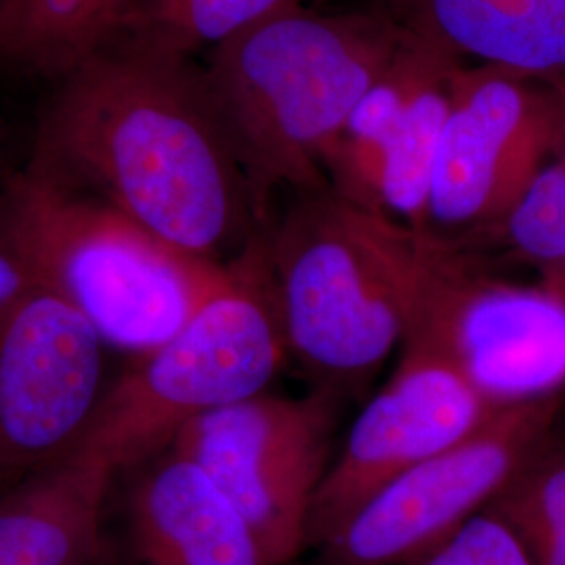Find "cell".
I'll return each mask as SVG.
<instances>
[{
  "mask_svg": "<svg viewBox=\"0 0 565 565\" xmlns=\"http://www.w3.org/2000/svg\"><path fill=\"white\" fill-rule=\"evenodd\" d=\"M32 168L86 184L158 242L231 268L263 242V214L203 67L149 28L63 78Z\"/></svg>",
  "mask_w": 565,
  "mask_h": 565,
  "instance_id": "6da1fadb",
  "label": "cell"
},
{
  "mask_svg": "<svg viewBox=\"0 0 565 565\" xmlns=\"http://www.w3.org/2000/svg\"><path fill=\"white\" fill-rule=\"evenodd\" d=\"M443 243L331 186L296 193L260 247L287 356L338 394L369 382L403 348Z\"/></svg>",
  "mask_w": 565,
  "mask_h": 565,
  "instance_id": "7a4b0ae2",
  "label": "cell"
},
{
  "mask_svg": "<svg viewBox=\"0 0 565 565\" xmlns=\"http://www.w3.org/2000/svg\"><path fill=\"white\" fill-rule=\"evenodd\" d=\"M403 39L394 21L300 4L210 49L203 78L264 223L275 191L329 186L324 156Z\"/></svg>",
  "mask_w": 565,
  "mask_h": 565,
  "instance_id": "3957f363",
  "label": "cell"
},
{
  "mask_svg": "<svg viewBox=\"0 0 565 565\" xmlns=\"http://www.w3.org/2000/svg\"><path fill=\"white\" fill-rule=\"evenodd\" d=\"M0 228L32 282L72 303L103 342L141 354L174 338L237 266L182 256L32 166L9 184Z\"/></svg>",
  "mask_w": 565,
  "mask_h": 565,
  "instance_id": "277c9868",
  "label": "cell"
},
{
  "mask_svg": "<svg viewBox=\"0 0 565 565\" xmlns=\"http://www.w3.org/2000/svg\"><path fill=\"white\" fill-rule=\"evenodd\" d=\"M285 359L258 245L174 338L105 390L76 452L102 457L116 473L130 469L193 419L263 394Z\"/></svg>",
  "mask_w": 565,
  "mask_h": 565,
  "instance_id": "5b68a950",
  "label": "cell"
},
{
  "mask_svg": "<svg viewBox=\"0 0 565 565\" xmlns=\"http://www.w3.org/2000/svg\"><path fill=\"white\" fill-rule=\"evenodd\" d=\"M565 390L497 404L463 440L408 469L317 548L319 565H419L482 513L551 440Z\"/></svg>",
  "mask_w": 565,
  "mask_h": 565,
  "instance_id": "8992f818",
  "label": "cell"
},
{
  "mask_svg": "<svg viewBox=\"0 0 565 565\" xmlns=\"http://www.w3.org/2000/svg\"><path fill=\"white\" fill-rule=\"evenodd\" d=\"M340 394L317 387L289 398L256 394L184 425L170 448L200 465L237 509L266 565L308 548V520L331 465Z\"/></svg>",
  "mask_w": 565,
  "mask_h": 565,
  "instance_id": "52a82bcc",
  "label": "cell"
},
{
  "mask_svg": "<svg viewBox=\"0 0 565 565\" xmlns=\"http://www.w3.org/2000/svg\"><path fill=\"white\" fill-rule=\"evenodd\" d=\"M565 141V93L492 65L461 63L438 147L427 233H490Z\"/></svg>",
  "mask_w": 565,
  "mask_h": 565,
  "instance_id": "ba28073f",
  "label": "cell"
},
{
  "mask_svg": "<svg viewBox=\"0 0 565 565\" xmlns=\"http://www.w3.org/2000/svg\"><path fill=\"white\" fill-rule=\"evenodd\" d=\"M99 331L30 285L0 321V482L20 484L76 452L103 394Z\"/></svg>",
  "mask_w": 565,
  "mask_h": 565,
  "instance_id": "9c48e42d",
  "label": "cell"
},
{
  "mask_svg": "<svg viewBox=\"0 0 565 565\" xmlns=\"http://www.w3.org/2000/svg\"><path fill=\"white\" fill-rule=\"evenodd\" d=\"M408 338L443 348L490 404L565 390V298L499 281L448 239Z\"/></svg>",
  "mask_w": 565,
  "mask_h": 565,
  "instance_id": "30bf717a",
  "label": "cell"
},
{
  "mask_svg": "<svg viewBox=\"0 0 565 565\" xmlns=\"http://www.w3.org/2000/svg\"><path fill=\"white\" fill-rule=\"evenodd\" d=\"M387 384L350 427L310 509L308 546L319 548L408 469L463 440L497 406L443 348L408 338Z\"/></svg>",
  "mask_w": 565,
  "mask_h": 565,
  "instance_id": "8fae6325",
  "label": "cell"
},
{
  "mask_svg": "<svg viewBox=\"0 0 565 565\" xmlns=\"http://www.w3.org/2000/svg\"><path fill=\"white\" fill-rule=\"evenodd\" d=\"M130 469L120 565H266L254 532L200 465L168 446Z\"/></svg>",
  "mask_w": 565,
  "mask_h": 565,
  "instance_id": "7c38bea8",
  "label": "cell"
},
{
  "mask_svg": "<svg viewBox=\"0 0 565 565\" xmlns=\"http://www.w3.org/2000/svg\"><path fill=\"white\" fill-rule=\"evenodd\" d=\"M116 469L76 452L0 499V565H99L103 513Z\"/></svg>",
  "mask_w": 565,
  "mask_h": 565,
  "instance_id": "4fadbf2b",
  "label": "cell"
},
{
  "mask_svg": "<svg viewBox=\"0 0 565 565\" xmlns=\"http://www.w3.org/2000/svg\"><path fill=\"white\" fill-rule=\"evenodd\" d=\"M404 28L452 57L565 93V0H401Z\"/></svg>",
  "mask_w": 565,
  "mask_h": 565,
  "instance_id": "5bb4252c",
  "label": "cell"
},
{
  "mask_svg": "<svg viewBox=\"0 0 565 565\" xmlns=\"http://www.w3.org/2000/svg\"><path fill=\"white\" fill-rule=\"evenodd\" d=\"M448 60L457 57L404 28L396 55L356 103L340 137L324 156V179L335 193L382 212L380 191L385 158L404 109L417 88Z\"/></svg>",
  "mask_w": 565,
  "mask_h": 565,
  "instance_id": "9a60e30c",
  "label": "cell"
},
{
  "mask_svg": "<svg viewBox=\"0 0 565 565\" xmlns=\"http://www.w3.org/2000/svg\"><path fill=\"white\" fill-rule=\"evenodd\" d=\"M132 0H0V63L67 78L128 23Z\"/></svg>",
  "mask_w": 565,
  "mask_h": 565,
  "instance_id": "2e32d148",
  "label": "cell"
},
{
  "mask_svg": "<svg viewBox=\"0 0 565 565\" xmlns=\"http://www.w3.org/2000/svg\"><path fill=\"white\" fill-rule=\"evenodd\" d=\"M461 63L446 61L417 88L387 149L380 210L413 231L427 233L434 168L450 109L452 76Z\"/></svg>",
  "mask_w": 565,
  "mask_h": 565,
  "instance_id": "e0dca14e",
  "label": "cell"
},
{
  "mask_svg": "<svg viewBox=\"0 0 565 565\" xmlns=\"http://www.w3.org/2000/svg\"><path fill=\"white\" fill-rule=\"evenodd\" d=\"M484 511L515 532L530 564L565 565V440H551Z\"/></svg>",
  "mask_w": 565,
  "mask_h": 565,
  "instance_id": "ac0fdd59",
  "label": "cell"
},
{
  "mask_svg": "<svg viewBox=\"0 0 565 565\" xmlns=\"http://www.w3.org/2000/svg\"><path fill=\"white\" fill-rule=\"evenodd\" d=\"M490 235L541 270L546 291L565 298V174L548 163Z\"/></svg>",
  "mask_w": 565,
  "mask_h": 565,
  "instance_id": "d6986e66",
  "label": "cell"
},
{
  "mask_svg": "<svg viewBox=\"0 0 565 565\" xmlns=\"http://www.w3.org/2000/svg\"><path fill=\"white\" fill-rule=\"evenodd\" d=\"M302 0H151L137 25L149 28L182 51L218 46L243 30L300 7Z\"/></svg>",
  "mask_w": 565,
  "mask_h": 565,
  "instance_id": "ffe728a7",
  "label": "cell"
},
{
  "mask_svg": "<svg viewBox=\"0 0 565 565\" xmlns=\"http://www.w3.org/2000/svg\"><path fill=\"white\" fill-rule=\"evenodd\" d=\"M419 565H532L509 525L482 511Z\"/></svg>",
  "mask_w": 565,
  "mask_h": 565,
  "instance_id": "44dd1931",
  "label": "cell"
},
{
  "mask_svg": "<svg viewBox=\"0 0 565 565\" xmlns=\"http://www.w3.org/2000/svg\"><path fill=\"white\" fill-rule=\"evenodd\" d=\"M30 285L34 282L30 279L18 252L0 228V321Z\"/></svg>",
  "mask_w": 565,
  "mask_h": 565,
  "instance_id": "7402d4cb",
  "label": "cell"
},
{
  "mask_svg": "<svg viewBox=\"0 0 565 565\" xmlns=\"http://www.w3.org/2000/svg\"><path fill=\"white\" fill-rule=\"evenodd\" d=\"M553 163H555V166H557V168H559V170L565 174V141L564 145H562V149L557 151V156H555Z\"/></svg>",
  "mask_w": 565,
  "mask_h": 565,
  "instance_id": "603a6c76",
  "label": "cell"
},
{
  "mask_svg": "<svg viewBox=\"0 0 565 565\" xmlns=\"http://www.w3.org/2000/svg\"><path fill=\"white\" fill-rule=\"evenodd\" d=\"M289 565H296V564H289Z\"/></svg>",
  "mask_w": 565,
  "mask_h": 565,
  "instance_id": "cb8c5ba5",
  "label": "cell"
}]
</instances>
